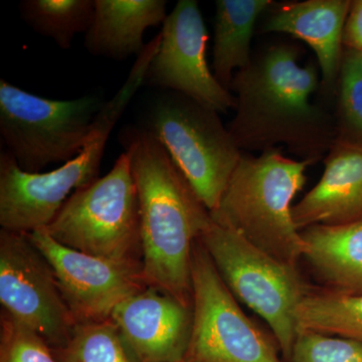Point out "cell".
<instances>
[{
	"instance_id": "obj_1",
	"label": "cell",
	"mask_w": 362,
	"mask_h": 362,
	"mask_svg": "<svg viewBox=\"0 0 362 362\" xmlns=\"http://www.w3.org/2000/svg\"><path fill=\"white\" fill-rule=\"evenodd\" d=\"M314 64L301 66L299 52L287 44L272 45L230 85L235 116L226 127L240 150L262 151L284 145L302 160H320L337 137L335 118L311 96L320 89Z\"/></svg>"
},
{
	"instance_id": "obj_2",
	"label": "cell",
	"mask_w": 362,
	"mask_h": 362,
	"mask_svg": "<svg viewBox=\"0 0 362 362\" xmlns=\"http://www.w3.org/2000/svg\"><path fill=\"white\" fill-rule=\"evenodd\" d=\"M120 143L129 156L139 197L145 281L192 307V249L211 223V213L145 126L126 127Z\"/></svg>"
},
{
	"instance_id": "obj_3",
	"label": "cell",
	"mask_w": 362,
	"mask_h": 362,
	"mask_svg": "<svg viewBox=\"0 0 362 362\" xmlns=\"http://www.w3.org/2000/svg\"><path fill=\"white\" fill-rule=\"evenodd\" d=\"M315 160H294L278 148L243 154L211 218L274 259L298 266L305 243L293 220L292 202Z\"/></svg>"
},
{
	"instance_id": "obj_4",
	"label": "cell",
	"mask_w": 362,
	"mask_h": 362,
	"mask_svg": "<svg viewBox=\"0 0 362 362\" xmlns=\"http://www.w3.org/2000/svg\"><path fill=\"white\" fill-rule=\"evenodd\" d=\"M143 85L130 74L115 96L95 118L89 141L78 156L49 173L21 170L11 154L0 156V225L4 230L30 233L45 228L76 190L99 178L105 147L130 100Z\"/></svg>"
},
{
	"instance_id": "obj_5",
	"label": "cell",
	"mask_w": 362,
	"mask_h": 362,
	"mask_svg": "<svg viewBox=\"0 0 362 362\" xmlns=\"http://www.w3.org/2000/svg\"><path fill=\"white\" fill-rule=\"evenodd\" d=\"M45 230L75 251L142 263L139 197L129 156L124 152L106 175L76 190Z\"/></svg>"
},
{
	"instance_id": "obj_6",
	"label": "cell",
	"mask_w": 362,
	"mask_h": 362,
	"mask_svg": "<svg viewBox=\"0 0 362 362\" xmlns=\"http://www.w3.org/2000/svg\"><path fill=\"white\" fill-rule=\"evenodd\" d=\"M199 240L226 287L270 326L289 361L298 332L295 314L314 288L297 266L274 259L213 218Z\"/></svg>"
},
{
	"instance_id": "obj_7",
	"label": "cell",
	"mask_w": 362,
	"mask_h": 362,
	"mask_svg": "<svg viewBox=\"0 0 362 362\" xmlns=\"http://www.w3.org/2000/svg\"><path fill=\"white\" fill-rule=\"evenodd\" d=\"M104 102L96 96L52 100L0 80V136L21 170L40 173L75 158L89 141Z\"/></svg>"
},
{
	"instance_id": "obj_8",
	"label": "cell",
	"mask_w": 362,
	"mask_h": 362,
	"mask_svg": "<svg viewBox=\"0 0 362 362\" xmlns=\"http://www.w3.org/2000/svg\"><path fill=\"white\" fill-rule=\"evenodd\" d=\"M144 126L160 140L209 213L214 211L243 156L220 113L168 90L152 105Z\"/></svg>"
},
{
	"instance_id": "obj_9",
	"label": "cell",
	"mask_w": 362,
	"mask_h": 362,
	"mask_svg": "<svg viewBox=\"0 0 362 362\" xmlns=\"http://www.w3.org/2000/svg\"><path fill=\"white\" fill-rule=\"evenodd\" d=\"M192 337L187 362H283L270 337L240 308L199 240L192 256Z\"/></svg>"
},
{
	"instance_id": "obj_10",
	"label": "cell",
	"mask_w": 362,
	"mask_h": 362,
	"mask_svg": "<svg viewBox=\"0 0 362 362\" xmlns=\"http://www.w3.org/2000/svg\"><path fill=\"white\" fill-rule=\"evenodd\" d=\"M0 303L52 350L64 346L77 325L44 255L28 233L4 228L0 230Z\"/></svg>"
},
{
	"instance_id": "obj_11",
	"label": "cell",
	"mask_w": 362,
	"mask_h": 362,
	"mask_svg": "<svg viewBox=\"0 0 362 362\" xmlns=\"http://www.w3.org/2000/svg\"><path fill=\"white\" fill-rule=\"evenodd\" d=\"M28 235L52 266L77 324L109 320L124 300L148 287L142 263L75 251L57 243L45 228Z\"/></svg>"
},
{
	"instance_id": "obj_12",
	"label": "cell",
	"mask_w": 362,
	"mask_h": 362,
	"mask_svg": "<svg viewBox=\"0 0 362 362\" xmlns=\"http://www.w3.org/2000/svg\"><path fill=\"white\" fill-rule=\"evenodd\" d=\"M160 33V45L145 83L180 93L218 113L235 111V95L218 83L207 64L209 33L199 2L180 0Z\"/></svg>"
},
{
	"instance_id": "obj_13",
	"label": "cell",
	"mask_w": 362,
	"mask_h": 362,
	"mask_svg": "<svg viewBox=\"0 0 362 362\" xmlns=\"http://www.w3.org/2000/svg\"><path fill=\"white\" fill-rule=\"evenodd\" d=\"M110 319L133 361H185L192 337V307L147 287L119 304Z\"/></svg>"
},
{
	"instance_id": "obj_14",
	"label": "cell",
	"mask_w": 362,
	"mask_h": 362,
	"mask_svg": "<svg viewBox=\"0 0 362 362\" xmlns=\"http://www.w3.org/2000/svg\"><path fill=\"white\" fill-rule=\"evenodd\" d=\"M349 0H306L279 6L262 32L282 33L303 40L315 52L325 96L337 90L343 57V32Z\"/></svg>"
},
{
	"instance_id": "obj_15",
	"label": "cell",
	"mask_w": 362,
	"mask_h": 362,
	"mask_svg": "<svg viewBox=\"0 0 362 362\" xmlns=\"http://www.w3.org/2000/svg\"><path fill=\"white\" fill-rule=\"evenodd\" d=\"M301 232L308 226H341L362 220V150L333 145L322 177L292 209Z\"/></svg>"
},
{
	"instance_id": "obj_16",
	"label": "cell",
	"mask_w": 362,
	"mask_h": 362,
	"mask_svg": "<svg viewBox=\"0 0 362 362\" xmlns=\"http://www.w3.org/2000/svg\"><path fill=\"white\" fill-rule=\"evenodd\" d=\"M165 0H95L92 23L84 47L90 54L122 61L137 58L146 45L144 33L163 25L168 18Z\"/></svg>"
},
{
	"instance_id": "obj_17",
	"label": "cell",
	"mask_w": 362,
	"mask_h": 362,
	"mask_svg": "<svg viewBox=\"0 0 362 362\" xmlns=\"http://www.w3.org/2000/svg\"><path fill=\"white\" fill-rule=\"evenodd\" d=\"M303 257L321 289L362 294V220L341 226L316 225L301 230Z\"/></svg>"
},
{
	"instance_id": "obj_18",
	"label": "cell",
	"mask_w": 362,
	"mask_h": 362,
	"mask_svg": "<svg viewBox=\"0 0 362 362\" xmlns=\"http://www.w3.org/2000/svg\"><path fill=\"white\" fill-rule=\"evenodd\" d=\"M273 4L272 0H216L211 71L226 89L235 74L252 63L255 25Z\"/></svg>"
},
{
	"instance_id": "obj_19",
	"label": "cell",
	"mask_w": 362,
	"mask_h": 362,
	"mask_svg": "<svg viewBox=\"0 0 362 362\" xmlns=\"http://www.w3.org/2000/svg\"><path fill=\"white\" fill-rule=\"evenodd\" d=\"M298 329L362 342V294L313 289L298 306Z\"/></svg>"
},
{
	"instance_id": "obj_20",
	"label": "cell",
	"mask_w": 362,
	"mask_h": 362,
	"mask_svg": "<svg viewBox=\"0 0 362 362\" xmlns=\"http://www.w3.org/2000/svg\"><path fill=\"white\" fill-rule=\"evenodd\" d=\"M23 20L59 49H71L74 37L86 33L92 23L95 0H25L20 4Z\"/></svg>"
},
{
	"instance_id": "obj_21",
	"label": "cell",
	"mask_w": 362,
	"mask_h": 362,
	"mask_svg": "<svg viewBox=\"0 0 362 362\" xmlns=\"http://www.w3.org/2000/svg\"><path fill=\"white\" fill-rule=\"evenodd\" d=\"M52 354L58 362H134L111 319L78 323L68 342Z\"/></svg>"
},
{
	"instance_id": "obj_22",
	"label": "cell",
	"mask_w": 362,
	"mask_h": 362,
	"mask_svg": "<svg viewBox=\"0 0 362 362\" xmlns=\"http://www.w3.org/2000/svg\"><path fill=\"white\" fill-rule=\"evenodd\" d=\"M337 90L334 145L362 150V69L356 52H343Z\"/></svg>"
},
{
	"instance_id": "obj_23",
	"label": "cell",
	"mask_w": 362,
	"mask_h": 362,
	"mask_svg": "<svg viewBox=\"0 0 362 362\" xmlns=\"http://www.w3.org/2000/svg\"><path fill=\"white\" fill-rule=\"evenodd\" d=\"M289 362H362V342L298 329Z\"/></svg>"
},
{
	"instance_id": "obj_24",
	"label": "cell",
	"mask_w": 362,
	"mask_h": 362,
	"mask_svg": "<svg viewBox=\"0 0 362 362\" xmlns=\"http://www.w3.org/2000/svg\"><path fill=\"white\" fill-rule=\"evenodd\" d=\"M0 362H58L49 345L6 311L0 316Z\"/></svg>"
},
{
	"instance_id": "obj_25",
	"label": "cell",
	"mask_w": 362,
	"mask_h": 362,
	"mask_svg": "<svg viewBox=\"0 0 362 362\" xmlns=\"http://www.w3.org/2000/svg\"><path fill=\"white\" fill-rule=\"evenodd\" d=\"M343 45L347 49L362 52V0L351 1L343 32Z\"/></svg>"
},
{
	"instance_id": "obj_26",
	"label": "cell",
	"mask_w": 362,
	"mask_h": 362,
	"mask_svg": "<svg viewBox=\"0 0 362 362\" xmlns=\"http://www.w3.org/2000/svg\"><path fill=\"white\" fill-rule=\"evenodd\" d=\"M357 56H358L359 64H361V66L362 69V52H357Z\"/></svg>"
},
{
	"instance_id": "obj_27",
	"label": "cell",
	"mask_w": 362,
	"mask_h": 362,
	"mask_svg": "<svg viewBox=\"0 0 362 362\" xmlns=\"http://www.w3.org/2000/svg\"><path fill=\"white\" fill-rule=\"evenodd\" d=\"M180 362H187V361H180Z\"/></svg>"
}]
</instances>
